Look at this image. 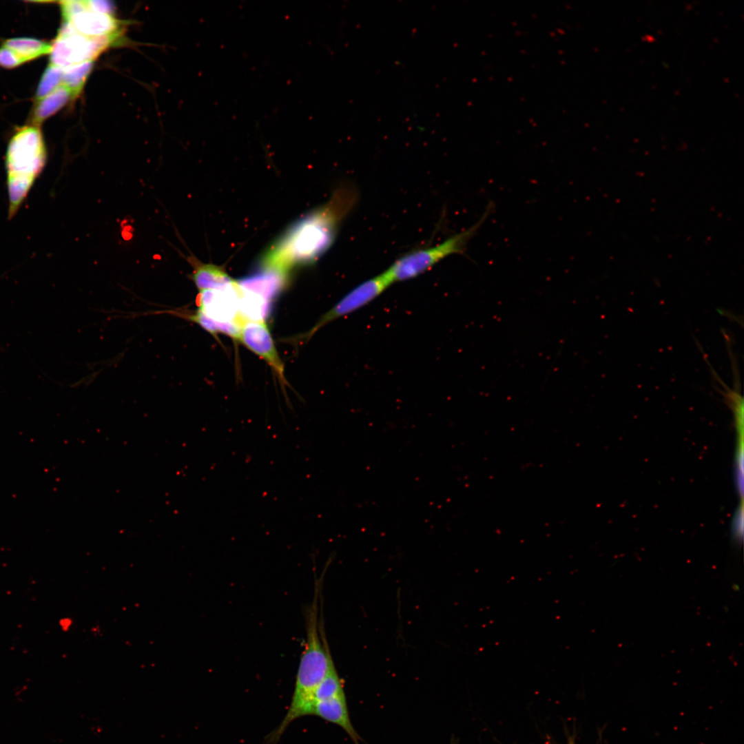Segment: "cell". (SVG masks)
Masks as SVG:
<instances>
[{
    "mask_svg": "<svg viewBox=\"0 0 744 744\" xmlns=\"http://www.w3.org/2000/svg\"><path fill=\"white\" fill-rule=\"evenodd\" d=\"M23 63L24 61L12 50L4 45L0 48V66L12 68Z\"/></svg>",
    "mask_w": 744,
    "mask_h": 744,
    "instance_id": "d6986e66",
    "label": "cell"
},
{
    "mask_svg": "<svg viewBox=\"0 0 744 744\" xmlns=\"http://www.w3.org/2000/svg\"><path fill=\"white\" fill-rule=\"evenodd\" d=\"M357 198L351 186L339 187L328 202L293 223L269 248L260 267L289 274L293 267L318 260L333 243L342 220Z\"/></svg>",
    "mask_w": 744,
    "mask_h": 744,
    "instance_id": "6da1fadb",
    "label": "cell"
},
{
    "mask_svg": "<svg viewBox=\"0 0 744 744\" xmlns=\"http://www.w3.org/2000/svg\"><path fill=\"white\" fill-rule=\"evenodd\" d=\"M87 10L90 11L112 15L115 10L114 4L107 0H85Z\"/></svg>",
    "mask_w": 744,
    "mask_h": 744,
    "instance_id": "ffe728a7",
    "label": "cell"
},
{
    "mask_svg": "<svg viewBox=\"0 0 744 744\" xmlns=\"http://www.w3.org/2000/svg\"><path fill=\"white\" fill-rule=\"evenodd\" d=\"M392 284L383 271L371 278L349 291L335 304L327 311L306 335L311 337L327 324L347 316L369 304Z\"/></svg>",
    "mask_w": 744,
    "mask_h": 744,
    "instance_id": "8992f818",
    "label": "cell"
},
{
    "mask_svg": "<svg viewBox=\"0 0 744 744\" xmlns=\"http://www.w3.org/2000/svg\"><path fill=\"white\" fill-rule=\"evenodd\" d=\"M195 312L219 322L243 321L238 313V291L236 280L231 287L220 290L199 291Z\"/></svg>",
    "mask_w": 744,
    "mask_h": 744,
    "instance_id": "52a82bcc",
    "label": "cell"
},
{
    "mask_svg": "<svg viewBox=\"0 0 744 744\" xmlns=\"http://www.w3.org/2000/svg\"><path fill=\"white\" fill-rule=\"evenodd\" d=\"M74 99L70 90L63 85L38 101L34 111V121L39 124L55 114L62 108L69 100Z\"/></svg>",
    "mask_w": 744,
    "mask_h": 744,
    "instance_id": "4fadbf2b",
    "label": "cell"
},
{
    "mask_svg": "<svg viewBox=\"0 0 744 744\" xmlns=\"http://www.w3.org/2000/svg\"><path fill=\"white\" fill-rule=\"evenodd\" d=\"M63 68L50 63L39 81L36 98L39 101L62 84Z\"/></svg>",
    "mask_w": 744,
    "mask_h": 744,
    "instance_id": "e0dca14e",
    "label": "cell"
},
{
    "mask_svg": "<svg viewBox=\"0 0 744 744\" xmlns=\"http://www.w3.org/2000/svg\"><path fill=\"white\" fill-rule=\"evenodd\" d=\"M289 274L268 268H261L251 275L237 280L244 291L271 301L286 287Z\"/></svg>",
    "mask_w": 744,
    "mask_h": 744,
    "instance_id": "9c48e42d",
    "label": "cell"
},
{
    "mask_svg": "<svg viewBox=\"0 0 744 744\" xmlns=\"http://www.w3.org/2000/svg\"><path fill=\"white\" fill-rule=\"evenodd\" d=\"M743 505L738 508V511L734 515L733 520V535L734 538L738 541L743 538Z\"/></svg>",
    "mask_w": 744,
    "mask_h": 744,
    "instance_id": "44dd1931",
    "label": "cell"
},
{
    "mask_svg": "<svg viewBox=\"0 0 744 744\" xmlns=\"http://www.w3.org/2000/svg\"><path fill=\"white\" fill-rule=\"evenodd\" d=\"M3 45L14 52L24 62L50 54L52 49V43L28 37L9 39Z\"/></svg>",
    "mask_w": 744,
    "mask_h": 744,
    "instance_id": "5bb4252c",
    "label": "cell"
},
{
    "mask_svg": "<svg viewBox=\"0 0 744 744\" xmlns=\"http://www.w3.org/2000/svg\"><path fill=\"white\" fill-rule=\"evenodd\" d=\"M68 23L77 32L89 37L121 33L122 22L112 15L85 10L72 16Z\"/></svg>",
    "mask_w": 744,
    "mask_h": 744,
    "instance_id": "30bf717a",
    "label": "cell"
},
{
    "mask_svg": "<svg viewBox=\"0 0 744 744\" xmlns=\"http://www.w3.org/2000/svg\"><path fill=\"white\" fill-rule=\"evenodd\" d=\"M312 715L340 726L349 734L354 744H360L361 738L350 720L345 694L315 702Z\"/></svg>",
    "mask_w": 744,
    "mask_h": 744,
    "instance_id": "8fae6325",
    "label": "cell"
},
{
    "mask_svg": "<svg viewBox=\"0 0 744 744\" xmlns=\"http://www.w3.org/2000/svg\"><path fill=\"white\" fill-rule=\"evenodd\" d=\"M60 3L62 16L65 21L81 12L88 10L85 0L62 1Z\"/></svg>",
    "mask_w": 744,
    "mask_h": 744,
    "instance_id": "ac0fdd59",
    "label": "cell"
},
{
    "mask_svg": "<svg viewBox=\"0 0 744 744\" xmlns=\"http://www.w3.org/2000/svg\"><path fill=\"white\" fill-rule=\"evenodd\" d=\"M320 581L316 583L313 599L306 611V641L296 674L292 699L286 715L267 737L265 744H277L296 719L312 715L315 692L325 677L333 658L318 617Z\"/></svg>",
    "mask_w": 744,
    "mask_h": 744,
    "instance_id": "7a4b0ae2",
    "label": "cell"
},
{
    "mask_svg": "<svg viewBox=\"0 0 744 744\" xmlns=\"http://www.w3.org/2000/svg\"><path fill=\"white\" fill-rule=\"evenodd\" d=\"M121 33L89 37L77 32L64 22L52 43L50 63L65 68L86 61H93L114 44Z\"/></svg>",
    "mask_w": 744,
    "mask_h": 744,
    "instance_id": "5b68a950",
    "label": "cell"
},
{
    "mask_svg": "<svg viewBox=\"0 0 744 744\" xmlns=\"http://www.w3.org/2000/svg\"><path fill=\"white\" fill-rule=\"evenodd\" d=\"M92 68L93 61H86L63 68L61 85L70 90L74 99L81 92Z\"/></svg>",
    "mask_w": 744,
    "mask_h": 744,
    "instance_id": "9a60e30c",
    "label": "cell"
},
{
    "mask_svg": "<svg viewBox=\"0 0 744 744\" xmlns=\"http://www.w3.org/2000/svg\"><path fill=\"white\" fill-rule=\"evenodd\" d=\"M493 209V204L487 205L480 219L471 227L448 238L436 245L420 248L403 254L384 272L393 285L411 280L424 273L445 258L462 254L471 238L486 221Z\"/></svg>",
    "mask_w": 744,
    "mask_h": 744,
    "instance_id": "277c9868",
    "label": "cell"
},
{
    "mask_svg": "<svg viewBox=\"0 0 744 744\" xmlns=\"http://www.w3.org/2000/svg\"><path fill=\"white\" fill-rule=\"evenodd\" d=\"M247 349L260 356L285 382L284 366L265 321H245L238 339Z\"/></svg>",
    "mask_w": 744,
    "mask_h": 744,
    "instance_id": "ba28073f",
    "label": "cell"
},
{
    "mask_svg": "<svg viewBox=\"0 0 744 744\" xmlns=\"http://www.w3.org/2000/svg\"><path fill=\"white\" fill-rule=\"evenodd\" d=\"M343 683L340 678L333 660L329 664L327 673L314 694V703L338 695L344 694Z\"/></svg>",
    "mask_w": 744,
    "mask_h": 744,
    "instance_id": "2e32d148",
    "label": "cell"
},
{
    "mask_svg": "<svg viewBox=\"0 0 744 744\" xmlns=\"http://www.w3.org/2000/svg\"><path fill=\"white\" fill-rule=\"evenodd\" d=\"M192 267V280L199 291L220 290L234 285L236 280L230 277L220 266L203 263L194 256L187 258Z\"/></svg>",
    "mask_w": 744,
    "mask_h": 744,
    "instance_id": "7c38bea8",
    "label": "cell"
},
{
    "mask_svg": "<svg viewBox=\"0 0 744 744\" xmlns=\"http://www.w3.org/2000/svg\"><path fill=\"white\" fill-rule=\"evenodd\" d=\"M46 161V147L39 127H23L14 134L8 145L5 163L8 219L20 209Z\"/></svg>",
    "mask_w": 744,
    "mask_h": 744,
    "instance_id": "3957f363",
    "label": "cell"
}]
</instances>
